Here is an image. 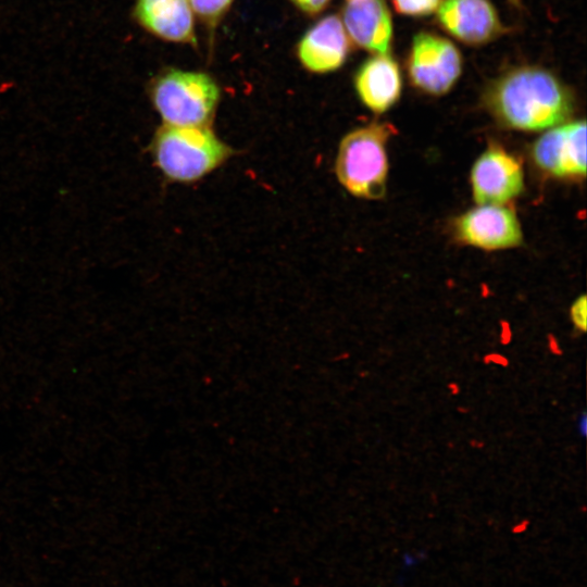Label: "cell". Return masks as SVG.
<instances>
[{
    "label": "cell",
    "mask_w": 587,
    "mask_h": 587,
    "mask_svg": "<svg viewBox=\"0 0 587 587\" xmlns=\"http://www.w3.org/2000/svg\"><path fill=\"white\" fill-rule=\"evenodd\" d=\"M548 348H549V351L557 357H560L563 354V350L561 349L557 337L552 334L548 335Z\"/></svg>",
    "instance_id": "obj_19"
},
{
    "label": "cell",
    "mask_w": 587,
    "mask_h": 587,
    "mask_svg": "<svg viewBox=\"0 0 587 587\" xmlns=\"http://www.w3.org/2000/svg\"><path fill=\"white\" fill-rule=\"evenodd\" d=\"M511 4L521 7V0H508Z\"/></svg>",
    "instance_id": "obj_23"
},
{
    "label": "cell",
    "mask_w": 587,
    "mask_h": 587,
    "mask_svg": "<svg viewBox=\"0 0 587 587\" xmlns=\"http://www.w3.org/2000/svg\"><path fill=\"white\" fill-rule=\"evenodd\" d=\"M394 127L371 123L358 127L340 140L335 160V174L352 196L377 200L386 195L388 177L387 142Z\"/></svg>",
    "instance_id": "obj_3"
},
{
    "label": "cell",
    "mask_w": 587,
    "mask_h": 587,
    "mask_svg": "<svg viewBox=\"0 0 587 587\" xmlns=\"http://www.w3.org/2000/svg\"><path fill=\"white\" fill-rule=\"evenodd\" d=\"M135 14L153 35L174 42H196L189 0H137Z\"/></svg>",
    "instance_id": "obj_13"
},
{
    "label": "cell",
    "mask_w": 587,
    "mask_h": 587,
    "mask_svg": "<svg viewBox=\"0 0 587 587\" xmlns=\"http://www.w3.org/2000/svg\"><path fill=\"white\" fill-rule=\"evenodd\" d=\"M436 18L442 29L470 46L488 43L507 30L490 0H441Z\"/></svg>",
    "instance_id": "obj_9"
},
{
    "label": "cell",
    "mask_w": 587,
    "mask_h": 587,
    "mask_svg": "<svg viewBox=\"0 0 587 587\" xmlns=\"http://www.w3.org/2000/svg\"><path fill=\"white\" fill-rule=\"evenodd\" d=\"M234 0H189L193 13L210 26H215Z\"/></svg>",
    "instance_id": "obj_14"
},
{
    "label": "cell",
    "mask_w": 587,
    "mask_h": 587,
    "mask_svg": "<svg viewBox=\"0 0 587 587\" xmlns=\"http://www.w3.org/2000/svg\"><path fill=\"white\" fill-rule=\"evenodd\" d=\"M483 362L486 365L496 364L502 367H507L509 365V359L504 357L503 354H500L497 352L486 354L483 358Z\"/></svg>",
    "instance_id": "obj_18"
},
{
    "label": "cell",
    "mask_w": 587,
    "mask_h": 587,
    "mask_svg": "<svg viewBox=\"0 0 587 587\" xmlns=\"http://www.w3.org/2000/svg\"><path fill=\"white\" fill-rule=\"evenodd\" d=\"M536 166L562 178L586 175V123L584 120L546 129L532 147Z\"/></svg>",
    "instance_id": "obj_7"
},
{
    "label": "cell",
    "mask_w": 587,
    "mask_h": 587,
    "mask_svg": "<svg viewBox=\"0 0 587 587\" xmlns=\"http://www.w3.org/2000/svg\"><path fill=\"white\" fill-rule=\"evenodd\" d=\"M150 96L164 124L196 126L212 121L221 91L207 73L170 70L153 82Z\"/></svg>",
    "instance_id": "obj_4"
},
{
    "label": "cell",
    "mask_w": 587,
    "mask_h": 587,
    "mask_svg": "<svg viewBox=\"0 0 587 587\" xmlns=\"http://www.w3.org/2000/svg\"><path fill=\"white\" fill-rule=\"evenodd\" d=\"M462 55L448 38L432 32L414 35L407 60L411 84L430 96L449 92L462 73Z\"/></svg>",
    "instance_id": "obj_5"
},
{
    "label": "cell",
    "mask_w": 587,
    "mask_h": 587,
    "mask_svg": "<svg viewBox=\"0 0 587 587\" xmlns=\"http://www.w3.org/2000/svg\"><path fill=\"white\" fill-rule=\"evenodd\" d=\"M354 87L361 102L380 114L392 108L402 91V75L398 62L387 54H374L365 60L354 76Z\"/></svg>",
    "instance_id": "obj_12"
},
{
    "label": "cell",
    "mask_w": 587,
    "mask_h": 587,
    "mask_svg": "<svg viewBox=\"0 0 587 587\" xmlns=\"http://www.w3.org/2000/svg\"><path fill=\"white\" fill-rule=\"evenodd\" d=\"M470 182L477 204H507L523 192L524 171L516 157L490 146L474 162Z\"/></svg>",
    "instance_id": "obj_8"
},
{
    "label": "cell",
    "mask_w": 587,
    "mask_h": 587,
    "mask_svg": "<svg viewBox=\"0 0 587 587\" xmlns=\"http://www.w3.org/2000/svg\"><path fill=\"white\" fill-rule=\"evenodd\" d=\"M483 100L500 125L522 132L561 125L575 109L572 90L551 71L537 65L507 71L487 86Z\"/></svg>",
    "instance_id": "obj_1"
},
{
    "label": "cell",
    "mask_w": 587,
    "mask_h": 587,
    "mask_svg": "<svg viewBox=\"0 0 587 587\" xmlns=\"http://www.w3.org/2000/svg\"><path fill=\"white\" fill-rule=\"evenodd\" d=\"M149 150L164 177L177 183L199 180L234 154L210 125L163 124L154 133Z\"/></svg>",
    "instance_id": "obj_2"
},
{
    "label": "cell",
    "mask_w": 587,
    "mask_h": 587,
    "mask_svg": "<svg viewBox=\"0 0 587 587\" xmlns=\"http://www.w3.org/2000/svg\"><path fill=\"white\" fill-rule=\"evenodd\" d=\"M577 425H578V432L580 433L583 437H585L586 432H587V415L585 411L582 412L578 419Z\"/></svg>",
    "instance_id": "obj_21"
},
{
    "label": "cell",
    "mask_w": 587,
    "mask_h": 587,
    "mask_svg": "<svg viewBox=\"0 0 587 587\" xmlns=\"http://www.w3.org/2000/svg\"><path fill=\"white\" fill-rule=\"evenodd\" d=\"M348 1H350V0H348Z\"/></svg>",
    "instance_id": "obj_24"
},
{
    "label": "cell",
    "mask_w": 587,
    "mask_h": 587,
    "mask_svg": "<svg viewBox=\"0 0 587 587\" xmlns=\"http://www.w3.org/2000/svg\"><path fill=\"white\" fill-rule=\"evenodd\" d=\"M308 14H317L324 10L330 0H290Z\"/></svg>",
    "instance_id": "obj_17"
},
{
    "label": "cell",
    "mask_w": 587,
    "mask_h": 587,
    "mask_svg": "<svg viewBox=\"0 0 587 587\" xmlns=\"http://www.w3.org/2000/svg\"><path fill=\"white\" fill-rule=\"evenodd\" d=\"M502 333L500 335V342L502 345H509L512 339V333L510 330V326L508 324H503Z\"/></svg>",
    "instance_id": "obj_20"
},
{
    "label": "cell",
    "mask_w": 587,
    "mask_h": 587,
    "mask_svg": "<svg viewBox=\"0 0 587 587\" xmlns=\"http://www.w3.org/2000/svg\"><path fill=\"white\" fill-rule=\"evenodd\" d=\"M349 50L350 40L341 20L337 15H328L304 34L297 52L305 68L327 73L345 63Z\"/></svg>",
    "instance_id": "obj_11"
},
{
    "label": "cell",
    "mask_w": 587,
    "mask_h": 587,
    "mask_svg": "<svg viewBox=\"0 0 587 587\" xmlns=\"http://www.w3.org/2000/svg\"><path fill=\"white\" fill-rule=\"evenodd\" d=\"M358 47L374 54H387L392 42V18L384 0H350L341 20Z\"/></svg>",
    "instance_id": "obj_10"
},
{
    "label": "cell",
    "mask_w": 587,
    "mask_h": 587,
    "mask_svg": "<svg viewBox=\"0 0 587 587\" xmlns=\"http://www.w3.org/2000/svg\"><path fill=\"white\" fill-rule=\"evenodd\" d=\"M441 0H391L395 10L402 15L422 17L435 13Z\"/></svg>",
    "instance_id": "obj_15"
},
{
    "label": "cell",
    "mask_w": 587,
    "mask_h": 587,
    "mask_svg": "<svg viewBox=\"0 0 587 587\" xmlns=\"http://www.w3.org/2000/svg\"><path fill=\"white\" fill-rule=\"evenodd\" d=\"M570 317L574 327L585 333L587 328V300L586 296L582 295L575 299L570 308Z\"/></svg>",
    "instance_id": "obj_16"
},
{
    "label": "cell",
    "mask_w": 587,
    "mask_h": 587,
    "mask_svg": "<svg viewBox=\"0 0 587 587\" xmlns=\"http://www.w3.org/2000/svg\"><path fill=\"white\" fill-rule=\"evenodd\" d=\"M453 229L459 241L484 250L510 249L523 242L519 217L505 204H478L458 216Z\"/></svg>",
    "instance_id": "obj_6"
},
{
    "label": "cell",
    "mask_w": 587,
    "mask_h": 587,
    "mask_svg": "<svg viewBox=\"0 0 587 587\" xmlns=\"http://www.w3.org/2000/svg\"><path fill=\"white\" fill-rule=\"evenodd\" d=\"M448 389L450 390V392H451L452 395L459 394V385H458L457 383H450V384L448 385Z\"/></svg>",
    "instance_id": "obj_22"
}]
</instances>
